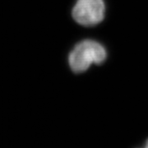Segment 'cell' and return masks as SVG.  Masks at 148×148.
<instances>
[{"label":"cell","instance_id":"6da1fadb","mask_svg":"<svg viewBox=\"0 0 148 148\" xmlns=\"http://www.w3.org/2000/svg\"><path fill=\"white\" fill-rule=\"evenodd\" d=\"M107 53L100 43L86 40L77 44L69 54V62L74 73H82L92 64H100L106 60Z\"/></svg>","mask_w":148,"mask_h":148},{"label":"cell","instance_id":"7a4b0ae2","mask_svg":"<svg viewBox=\"0 0 148 148\" xmlns=\"http://www.w3.org/2000/svg\"><path fill=\"white\" fill-rule=\"evenodd\" d=\"M105 10L103 0H77L72 13L74 20L80 25L90 27L104 19Z\"/></svg>","mask_w":148,"mask_h":148},{"label":"cell","instance_id":"3957f363","mask_svg":"<svg viewBox=\"0 0 148 148\" xmlns=\"http://www.w3.org/2000/svg\"><path fill=\"white\" fill-rule=\"evenodd\" d=\"M142 148H148V138L146 140V142L144 143V145H143V147Z\"/></svg>","mask_w":148,"mask_h":148}]
</instances>
